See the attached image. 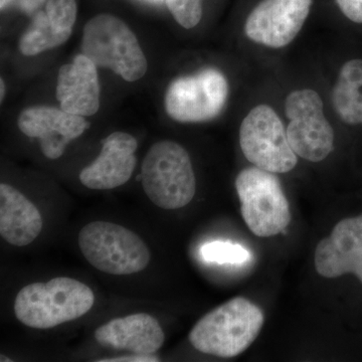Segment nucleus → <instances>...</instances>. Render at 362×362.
<instances>
[{
	"label": "nucleus",
	"instance_id": "obj_1",
	"mask_svg": "<svg viewBox=\"0 0 362 362\" xmlns=\"http://www.w3.org/2000/svg\"><path fill=\"white\" fill-rule=\"evenodd\" d=\"M264 313L244 297H235L202 317L188 338L195 349L232 358L243 354L258 337Z\"/></svg>",
	"mask_w": 362,
	"mask_h": 362
},
{
	"label": "nucleus",
	"instance_id": "obj_2",
	"mask_svg": "<svg viewBox=\"0 0 362 362\" xmlns=\"http://www.w3.org/2000/svg\"><path fill=\"white\" fill-rule=\"evenodd\" d=\"M94 301V293L87 285L59 277L23 287L16 298L14 314L28 327L49 329L85 315Z\"/></svg>",
	"mask_w": 362,
	"mask_h": 362
},
{
	"label": "nucleus",
	"instance_id": "obj_3",
	"mask_svg": "<svg viewBox=\"0 0 362 362\" xmlns=\"http://www.w3.org/2000/svg\"><path fill=\"white\" fill-rule=\"evenodd\" d=\"M82 54L98 68L109 69L130 83L144 77L148 68L134 33L112 14H98L86 23Z\"/></svg>",
	"mask_w": 362,
	"mask_h": 362
},
{
	"label": "nucleus",
	"instance_id": "obj_4",
	"mask_svg": "<svg viewBox=\"0 0 362 362\" xmlns=\"http://www.w3.org/2000/svg\"><path fill=\"white\" fill-rule=\"evenodd\" d=\"M141 182L150 201L163 209L187 206L197 192L189 154L168 140L150 147L142 163Z\"/></svg>",
	"mask_w": 362,
	"mask_h": 362
},
{
	"label": "nucleus",
	"instance_id": "obj_5",
	"mask_svg": "<svg viewBox=\"0 0 362 362\" xmlns=\"http://www.w3.org/2000/svg\"><path fill=\"white\" fill-rule=\"evenodd\" d=\"M78 247L86 259L111 275L139 273L148 266V247L129 228L109 221H93L81 230Z\"/></svg>",
	"mask_w": 362,
	"mask_h": 362
},
{
	"label": "nucleus",
	"instance_id": "obj_6",
	"mask_svg": "<svg viewBox=\"0 0 362 362\" xmlns=\"http://www.w3.org/2000/svg\"><path fill=\"white\" fill-rule=\"evenodd\" d=\"M235 189L243 218L257 237H273L289 226V202L275 173L256 166L244 169L237 176Z\"/></svg>",
	"mask_w": 362,
	"mask_h": 362
},
{
	"label": "nucleus",
	"instance_id": "obj_7",
	"mask_svg": "<svg viewBox=\"0 0 362 362\" xmlns=\"http://www.w3.org/2000/svg\"><path fill=\"white\" fill-rule=\"evenodd\" d=\"M240 145L254 166L272 173H287L297 165V154L288 141L287 131L273 108L255 107L240 128Z\"/></svg>",
	"mask_w": 362,
	"mask_h": 362
},
{
	"label": "nucleus",
	"instance_id": "obj_8",
	"mask_svg": "<svg viewBox=\"0 0 362 362\" xmlns=\"http://www.w3.org/2000/svg\"><path fill=\"white\" fill-rule=\"evenodd\" d=\"M228 83L216 69H204L173 81L165 93V110L173 120L197 123L213 120L225 108Z\"/></svg>",
	"mask_w": 362,
	"mask_h": 362
},
{
	"label": "nucleus",
	"instance_id": "obj_9",
	"mask_svg": "<svg viewBox=\"0 0 362 362\" xmlns=\"http://www.w3.org/2000/svg\"><path fill=\"white\" fill-rule=\"evenodd\" d=\"M323 107L322 99L311 89L294 90L286 98L288 141L298 156L311 162L324 160L334 149V131Z\"/></svg>",
	"mask_w": 362,
	"mask_h": 362
},
{
	"label": "nucleus",
	"instance_id": "obj_10",
	"mask_svg": "<svg viewBox=\"0 0 362 362\" xmlns=\"http://www.w3.org/2000/svg\"><path fill=\"white\" fill-rule=\"evenodd\" d=\"M312 0H262L245 23L256 44L280 49L292 42L310 13Z\"/></svg>",
	"mask_w": 362,
	"mask_h": 362
},
{
	"label": "nucleus",
	"instance_id": "obj_11",
	"mask_svg": "<svg viewBox=\"0 0 362 362\" xmlns=\"http://www.w3.org/2000/svg\"><path fill=\"white\" fill-rule=\"evenodd\" d=\"M18 125L23 134L39 138L42 154L52 160L63 156L66 145L90 127L85 117L47 106L25 109L18 117Z\"/></svg>",
	"mask_w": 362,
	"mask_h": 362
},
{
	"label": "nucleus",
	"instance_id": "obj_12",
	"mask_svg": "<svg viewBox=\"0 0 362 362\" xmlns=\"http://www.w3.org/2000/svg\"><path fill=\"white\" fill-rule=\"evenodd\" d=\"M317 273L324 278L354 274L362 283V214L340 221L315 251Z\"/></svg>",
	"mask_w": 362,
	"mask_h": 362
},
{
	"label": "nucleus",
	"instance_id": "obj_13",
	"mask_svg": "<svg viewBox=\"0 0 362 362\" xmlns=\"http://www.w3.org/2000/svg\"><path fill=\"white\" fill-rule=\"evenodd\" d=\"M137 141L125 132H114L102 141L96 160L83 169L80 180L90 189L106 190L121 187L130 180L136 166Z\"/></svg>",
	"mask_w": 362,
	"mask_h": 362
},
{
	"label": "nucleus",
	"instance_id": "obj_14",
	"mask_svg": "<svg viewBox=\"0 0 362 362\" xmlns=\"http://www.w3.org/2000/svg\"><path fill=\"white\" fill-rule=\"evenodd\" d=\"M98 66L85 54L59 69L57 99L61 109L78 116H92L100 108Z\"/></svg>",
	"mask_w": 362,
	"mask_h": 362
},
{
	"label": "nucleus",
	"instance_id": "obj_15",
	"mask_svg": "<svg viewBox=\"0 0 362 362\" xmlns=\"http://www.w3.org/2000/svg\"><path fill=\"white\" fill-rule=\"evenodd\" d=\"M95 338L104 346L149 356L161 349L165 335L154 317L137 313L100 326L95 331Z\"/></svg>",
	"mask_w": 362,
	"mask_h": 362
},
{
	"label": "nucleus",
	"instance_id": "obj_16",
	"mask_svg": "<svg viewBox=\"0 0 362 362\" xmlns=\"http://www.w3.org/2000/svg\"><path fill=\"white\" fill-rule=\"evenodd\" d=\"M39 209L16 188L0 185V235L8 244L25 247L32 244L42 230Z\"/></svg>",
	"mask_w": 362,
	"mask_h": 362
},
{
	"label": "nucleus",
	"instance_id": "obj_17",
	"mask_svg": "<svg viewBox=\"0 0 362 362\" xmlns=\"http://www.w3.org/2000/svg\"><path fill=\"white\" fill-rule=\"evenodd\" d=\"M333 108L349 125L362 124V59L345 63L332 92Z\"/></svg>",
	"mask_w": 362,
	"mask_h": 362
},
{
	"label": "nucleus",
	"instance_id": "obj_18",
	"mask_svg": "<svg viewBox=\"0 0 362 362\" xmlns=\"http://www.w3.org/2000/svg\"><path fill=\"white\" fill-rule=\"evenodd\" d=\"M73 28L51 11H40L33 18L20 40V51L25 56H37L65 44Z\"/></svg>",
	"mask_w": 362,
	"mask_h": 362
},
{
	"label": "nucleus",
	"instance_id": "obj_19",
	"mask_svg": "<svg viewBox=\"0 0 362 362\" xmlns=\"http://www.w3.org/2000/svg\"><path fill=\"white\" fill-rule=\"evenodd\" d=\"M201 256L207 263L239 265L251 258L249 251L240 245L230 242L209 243L201 247Z\"/></svg>",
	"mask_w": 362,
	"mask_h": 362
},
{
	"label": "nucleus",
	"instance_id": "obj_20",
	"mask_svg": "<svg viewBox=\"0 0 362 362\" xmlns=\"http://www.w3.org/2000/svg\"><path fill=\"white\" fill-rule=\"evenodd\" d=\"M202 0H165L169 11L182 28H194L202 18Z\"/></svg>",
	"mask_w": 362,
	"mask_h": 362
},
{
	"label": "nucleus",
	"instance_id": "obj_21",
	"mask_svg": "<svg viewBox=\"0 0 362 362\" xmlns=\"http://www.w3.org/2000/svg\"><path fill=\"white\" fill-rule=\"evenodd\" d=\"M45 0H0V8L6 11L9 7H14L21 13L32 14L42 6Z\"/></svg>",
	"mask_w": 362,
	"mask_h": 362
},
{
	"label": "nucleus",
	"instance_id": "obj_22",
	"mask_svg": "<svg viewBox=\"0 0 362 362\" xmlns=\"http://www.w3.org/2000/svg\"><path fill=\"white\" fill-rule=\"evenodd\" d=\"M341 13L349 20L362 23V0H337Z\"/></svg>",
	"mask_w": 362,
	"mask_h": 362
},
{
	"label": "nucleus",
	"instance_id": "obj_23",
	"mask_svg": "<svg viewBox=\"0 0 362 362\" xmlns=\"http://www.w3.org/2000/svg\"><path fill=\"white\" fill-rule=\"evenodd\" d=\"M158 357L149 354V356H143V354H132L130 356L117 357L114 359H104L100 361L102 362H153L158 361Z\"/></svg>",
	"mask_w": 362,
	"mask_h": 362
},
{
	"label": "nucleus",
	"instance_id": "obj_24",
	"mask_svg": "<svg viewBox=\"0 0 362 362\" xmlns=\"http://www.w3.org/2000/svg\"><path fill=\"white\" fill-rule=\"evenodd\" d=\"M0 86H1V90H0V93H1V101H2V100H4V95H6V85H4V78H1V81H0Z\"/></svg>",
	"mask_w": 362,
	"mask_h": 362
},
{
	"label": "nucleus",
	"instance_id": "obj_25",
	"mask_svg": "<svg viewBox=\"0 0 362 362\" xmlns=\"http://www.w3.org/2000/svg\"><path fill=\"white\" fill-rule=\"evenodd\" d=\"M0 361H1V362H4V361H11V359L7 358L6 356H0Z\"/></svg>",
	"mask_w": 362,
	"mask_h": 362
},
{
	"label": "nucleus",
	"instance_id": "obj_26",
	"mask_svg": "<svg viewBox=\"0 0 362 362\" xmlns=\"http://www.w3.org/2000/svg\"><path fill=\"white\" fill-rule=\"evenodd\" d=\"M148 1H151V2H158V1H161V0H148Z\"/></svg>",
	"mask_w": 362,
	"mask_h": 362
}]
</instances>
